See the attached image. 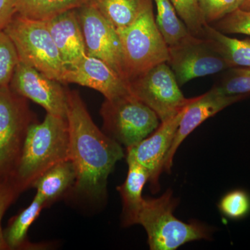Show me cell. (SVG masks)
Here are the masks:
<instances>
[{
  "mask_svg": "<svg viewBox=\"0 0 250 250\" xmlns=\"http://www.w3.org/2000/svg\"><path fill=\"white\" fill-rule=\"evenodd\" d=\"M63 85L19 62L9 86L15 93L45 108L47 113L66 119L69 90Z\"/></svg>",
  "mask_w": 250,
  "mask_h": 250,
  "instance_id": "obj_11",
  "label": "cell"
},
{
  "mask_svg": "<svg viewBox=\"0 0 250 250\" xmlns=\"http://www.w3.org/2000/svg\"><path fill=\"white\" fill-rule=\"evenodd\" d=\"M4 31L14 42L20 62L65 84L67 67L62 62L46 21L16 14Z\"/></svg>",
  "mask_w": 250,
  "mask_h": 250,
  "instance_id": "obj_5",
  "label": "cell"
},
{
  "mask_svg": "<svg viewBox=\"0 0 250 250\" xmlns=\"http://www.w3.org/2000/svg\"><path fill=\"white\" fill-rule=\"evenodd\" d=\"M128 172L124 183L117 187L123 203L122 224L130 227L138 225L140 213L145 199L142 192L143 188L149 180L147 171L137 162L126 159Z\"/></svg>",
  "mask_w": 250,
  "mask_h": 250,
  "instance_id": "obj_16",
  "label": "cell"
},
{
  "mask_svg": "<svg viewBox=\"0 0 250 250\" xmlns=\"http://www.w3.org/2000/svg\"><path fill=\"white\" fill-rule=\"evenodd\" d=\"M116 31L129 27L147 0H90Z\"/></svg>",
  "mask_w": 250,
  "mask_h": 250,
  "instance_id": "obj_20",
  "label": "cell"
},
{
  "mask_svg": "<svg viewBox=\"0 0 250 250\" xmlns=\"http://www.w3.org/2000/svg\"><path fill=\"white\" fill-rule=\"evenodd\" d=\"M51 36L65 66H74L87 55L77 10L72 9L46 21Z\"/></svg>",
  "mask_w": 250,
  "mask_h": 250,
  "instance_id": "obj_15",
  "label": "cell"
},
{
  "mask_svg": "<svg viewBox=\"0 0 250 250\" xmlns=\"http://www.w3.org/2000/svg\"><path fill=\"white\" fill-rule=\"evenodd\" d=\"M20 195L10 178L0 183V250H9L4 240V229L1 228L3 217Z\"/></svg>",
  "mask_w": 250,
  "mask_h": 250,
  "instance_id": "obj_29",
  "label": "cell"
},
{
  "mask_svg": "<svg viewBox=\"0 0 250 250\" xmlns=\"http://www.w3.org/2000/svg\"><path fill=\"white\" fill-rule=\"evenodd\" d=\"M64 83H76L92 88L103 94L106 100L131 94L127 82L101 59L89 55L67 68Z\"/></svg>",
  "mask_w": 250,
  "mask_h": 250,
  "instance_id": "obj_14",
  "label": "cell"
},
{
  "mask_svg": "<svg viewBox=\"0 0 250 250\" xmlns=\"http://www.w3.org/2000/svg\"><path fill=\"white\" fill-rule=\"evenodd\" d=\"M207 24H211L241 6L242 0H198Z\"/></svg>",
  "mask_w": 250,
  "mask_h": 250,
  "instance_id": "obj_28",
  "label": "cell"
},
{
  "mask_svg": "<svg viewBox=\"0 0 250 250\" xmlns=\"http://www.w3.org/2000/svg\"><path fill=\"white\" fill-rule=\"evenodd\" d=\"M240 9L245 11H250V0H242Z\"/></svg>",
  "mask_w": 250,
  "mask_h": 250,
  "instance_id": "obj_31",
  "label": "cell"
},
{
  "mask_svg": "<svg viewBox=\"0 0 250 250\" xmlns=\"http://www.w3.org/2000/svg\"><path fill=\"white\" fill-rule=\"evenodd\" d=\"M250 95V94L225 95L213 86L209 91L196 97L194 101L188 106L181 119L170 149L166 155L164 170L167 172H170L174 154L181 143L197 126L224 108L243 100Z\"/></svg>",
  "mask_w": 250,
  "mask_h": 250,
  "instance_id": "obj_13",
  "label": "cell"
},
{
  "mask_svg": "<svg viewBox=\"0 0 250 250\" xmlns=\"http://www.w3.org/2000/svg\"><path fill=\"white\" fill-rule=\"evenodd\" d=\"M187 108L170 119L161 122L157 129L141 142L126 148V159L136 161L147 171L148 182L154 192L159 190V177L164 171L166 155Z\"/></svg>",
  "mask_w": 250,
  "mask_h": 250,
  "instance_id": "obj_12",
  "label": "cell"
},
{
  "mask_svg": "<svg viewBox=\"0 0 250 250\" xmlns=\"http://www.w3.org/2000/svg\"><path fill=\"white\" fill-rule=\"evenodd\" d=\"M205 31V38L211 41L231 67H250V40L229 37L208 24H206Z\"/></svg>",
  "mask_w": 250,
  "mask_h": 250,
  "instance_id": "obj_19",
  "label": "cell"
},
{
  "mask_svg": "<svg viewBox=\"0 0 250 250\" xmlns=\"http://www.w3.org/2000/svg\"><path fill=\"white\" fill-rule=\"evenodd\" d=\"M70 159L67 118L47 113L41 123L29 126L22 153L10 177L20 193L32 187L36 179L56 164Z\"/></svg>",
  "mask_w": 250,
  "mask_h": 250,
  "instance_id": "obj_2",
  "label": "cell"
},
{
  "mask_svg": "<svg viewBox=\"0 0 250 250\" xmlns=\"http://www.w3.org/2000/svg\"><path fill=\"white\" fill-rule=\"evenodd\" d=\"M156 4V22L167 45L172 46L190 35L170 0H153Z\"/></svg>",
  "mask_w": 250,
  "mask_h": 250,
  "instance_id": "obj_22",
  "label": "cell"
},
{
  "mask_svg": "<svg viewBox=\"0 0 250 250\" xmlns=\"http://www.w3.org/2000/svg\"><path fill=\"white\" fill-rule=\"evenodd\" d=\"M90 0H17L16 14L29 19L46 21Z\"/></svg>",
  "mask_w": 250,
  "mask_h": 250,
  "instance_id": "obj_21",
  "label": "cell"
},
{
  "mask_svg": "<svg viewBox=\"0 0 250 250\" xmlns=\"http://www.w3.org/2000/svg\"><path fill=\"white\" fill-rule=\"evenodd\" d=\"M100 112L104 132L126 148L141 142L159 126L157 115L131 93L105 99Z\"/></svg>",
  "mask_w": 250,
  "mask_h": 250,
  "instance_id": "obj_6",
  "label": "cell"
},
{
  "mask_svg": "<svg viewBox=\"0 0 250 250\" xmlns=\"http://www.w3.org/2000/svg\"><path fill=\"white\" fill-rule=\"evenodd\" d=\"M178 200L167 190L158 198L145 199L138 225L147 234L149 249L174 250L189 242L209 239L211 230L197 222L186 223L174 215Z\"/></svg>",
  "mask_w": 250,
  "mask_h": 250,
  "instance_id": "obj_3",
  "label": "cell"
},
{
  "mask_svg": "<svg viewBox=\"0 0 250 250\" xmlns=\"http://www.w3.org/2000/svg\"><path fill=\"white\" fill-rule=\"evenodd\" d=\"M167 63L174 72L179 86L194 79L231 68L211 41L191 34L169 47Z\"/></svg>",
  "mask_w": 250,
  "mask_h": 250,
  "instance_id": "obj_9",
  "label": "cell"
},
{
  "mask_svg": "<svg viewBox=\"0 0 250 250\" xmlns=\"http://www.w3.org/2000/svg\"><path fill=\"white\" fill-rule=\"evenodd\" d=\"M214 86L225 95L250 94V67L228 69L223 79Z\"/></svg>",
  "mask_w": 250,
  "mask_h": 250,
  "instance_id": "obj_24",
  "label": "cell"
},
{
  "mask_svg": "<svg viewBox=\"0 0 250 250\" xmlns=\"http://www.w3.org/2000/svg\"><path fill=\"white\" fill-rule=\"evenodd\" d=\"M152 1L147 0L131 25L116 31L129 83L156 65L168 61L169 46L156 24Z\"/></svg>",
  "mask_w": 250,
  "mask_h": 250,
  "instance_id": "obj_4",
  "label": "cell"
},
{
  "mask_svg": "<svg viewBox=\"0 0 250 250\" xmlns=\"http://www.w3.org/2000/svg\"><path fill=\"white\" fill-rule=\"evenodd\" d=\"M17 0H0V31L4 30L16 14Z\"/></svg>",
  "mask_w": 250,
  "mask_h": 250,
  "instance_id": "obj_30",
  "label": "cell"
},
{
  "mask_svg": "<svg viewBox=\"0 0 250 250\" xmlns=\"http://www.w3.org/2000/svg\"><path fill=\"white\" fill-rule=\"evenodd\" d=\"M36 122L27 99L0 86V183L16 168L28 129Z\"/></svg>",
  "mask_w": 250,
  "mask_h": 250,
  "instance_id": "obj_7",
  "label": "cell"
},
{
  "mask_svg": "<svg viewBox=\"0 0 250 250\" xmlns=\"http://www.w3.org/2000/svg\"><path fill=\"white\" fill-rule=\"evenodd\" d=\"M131 93L150 108L161 122L187 108L195 98H186L167 62L159 64L130 81Z\"/></svg>",
  "mask_w": 250,
  "mask_h": 250,
  "instance_id": "obj_8",
  "label": "cell"
},
{
  "mask_svg": "<svg viewBox=\"0 0 250 250\" xmlns=\"http://www.w3.org/2000/svg\"><path fill=\"white\" fill-rule=\"evenodd\" d=\"M76 10L87 55L101 59L129 83L119 36L115 28L90 1Z\"/></svg>",
  "mask_w": 250,
  "mask_h": 250,
  "instance_id": "obj_10",
  "label": "cell"
},
{
  "mask_svg": "<svg viewBox=\"0 0 250 250\" xmlns=\"http://www.w3.org/2000/svg\"><path fill=\"white\" fill-rule=\"evenodd\" d=\"M210 25L223 34L250 36V11L238 8Z\"/></svg>",
  "mask_w": 250,
  "mask_h": 250,
  "instance_id": "obj_27",
  "label": "cell"
},
{
  "mask_svg": "<svg viewBox=\"0 0 250 250\" xmlns=\"http://www.w3.org/2000/svg\"><path fill=\"white\" fill-rule=\"evenodd\" d=\"M19 62L14 42L4 30L0 31V86L9 85Z\"/></svg>",
  "mask_w": 250,
  "mask_h": 250,
  "instance_id": "obj_25",
  "label": "cell"
},
{
  "mask_svg": "<svg viewBox=\"0 0 250 250\" xmlns=\"http://www.w3.org/2000/svg\"><path fill=\"white\" fill-rule=\"evenodd\" d=\"M76 178L75 166L70 159H67L45 171L36 179L32 188H36V195L47 207L73 188Z\"/></svg>",
  "mask_w": 250,
  "mask_h": 250,
  "instance_id": "obj_17",
  "label": "cell"
},
{
  "mask_svg": "<svg viewBox=\"0 0 250 250\" xmlns=\"http://www.w3.org/2000/svg\"><path fill=\"white\" fill-rule=\"evenodd\" d=\"M67 121L70 159L77 174L72 189L88 200H103L108 176L124 158L123 147L99 129L76 90H68Z\"/></svg>",
  "mask_w": 250,
  "mask_h": 250,
  "instance_id": "obj_1",
  "label": "cell"
},
{
  "mask_svg": "<svg viewBox=\"0 0 250 250\" xmlns=\"http://www.w3.org/2000/svg\"><path fill=\"white\" fill-rule=\"evenodd\" d=\"M222 214L231 220L245 218L250 211V197L248 192L243 190L229 192L218 204Z\"/></svg>",
  "mask_w": 250,
  "mask_h": 250,
  "instance_id": "obj_26",
  "label": "cell"
},
{
  "mask_svg": "<svg viewBox=\"0 0 250 250\" xmlns=\"http://www.w3.org/2000/svg\"><path fill=\"white\" fill-rule=\"evenodd\" d=\"M44 208L45 203L35 195L30 205L9 220L4 229V240L9 250L32 248V245L28 241V231Z\"/></svg>",
  "mask_w": 250,
  "mask_h": 250,
  "instance_id": "obj_18",
  "label": "cell"
},
{
  "mask_svg": "<svg viewBox=\"0 0 250 250\" xmlns=\"http://www.w3.org/2000/svg\"><path fill=\"white\" fill-rule=\"evenodd\" d=\"M179 17L190 34L195 37H205L204 20L198 0H170Z\"/></svg>",
  "mask_w": 250,
  "mask_h": 250,
  "instance_id": "obj_23",
  "label": "cell"
}]
</instances>
